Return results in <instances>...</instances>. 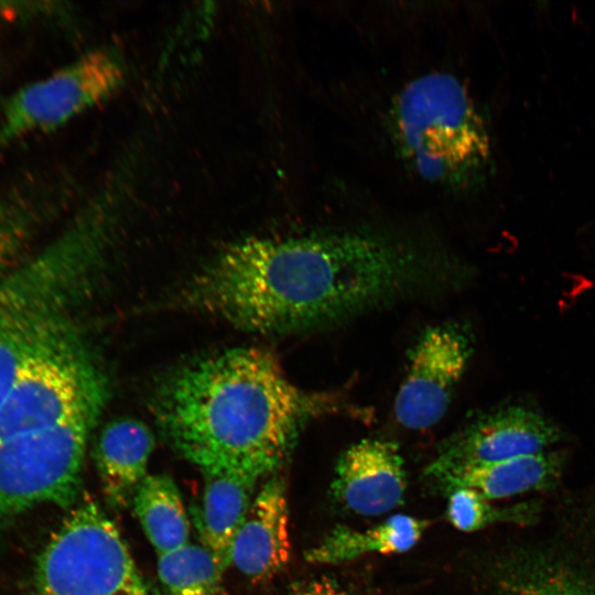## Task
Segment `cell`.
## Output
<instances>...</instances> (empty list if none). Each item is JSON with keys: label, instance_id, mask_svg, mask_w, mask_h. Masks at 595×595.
Listing matches in <instances>:
<instances>
[{"label": "cell", "instance_id": "9a60e30c", "mask_svg": "<svg viewBox=\"0 0 595 595\" xmlns=\"http://www.w3.org/2000/svg\"><path fill=\"white\" fill-rule=\"evenodd\" d=\"M564 466L560 452L520 456L454 470L440 479L454 488L477 490L488 500L544 490L555 485Z\"/></svg>", "mask_w": 595, "mask_h": 595}, {"label": "cell", "instance_id": "d6986e66", "mask_svg": "<svg viewBox=\"0 0 595 595\" xmlns=\"http://www.w3.org/2000/svg\"><path fill=\"white\" fill-rule=\"evenodd\" d=\"M42 213V203L30 193L13 192L0 198V281L23 260Z\"/></svg>", "mask_w": 595, "mask_h": 595}, {"label": "cell", "instance_id": "3957f363", "mask_svg": "<svg viewBox=\"0 0 595 595\" xmlns=\"http://www.w3.org/2000/svg\"><path fill=\"white\" fill-rule=\"evenodd\" d=\"M392 123L403 159L431 183L463 187L488 164L486 125L453 75L431 73L409 82L394 100Z\"/></svg>", "mask_w": 595, "mask_h": 595}, {"label": "cell", "instance_id": "7402d4cb", "mask_svg": "<svg viewBox=\"0 0 595 595\" xmlns=\"http://www.w3.org/2000/svg\"><path fill=\"white\" fill-rule=\"evenodd\" d=\"M289 595H350L335 581L320 577L304 581L292 587Z\"/></svg>", "mask_w": 595, "mask_h": 595}, {"label": "cell", "instance_id": "8992f818", "mask_svg": "<svg viewBox=\"0 0 595 595\" xmlns=\"http://www.w3.org/2000/svg\"><path fill=\"white\" fill-rule=\"evenodd\" d=\"M41 595H149L113 522L93 500L64 519L37 558Z\"/></svg>", "mask_w": 595, "mask_h": 595}, {"label": "cell", "instance_id": "7a4b0ae2", "mask_svg": "<svg viewBox=\"0 0 595 595\" xmlns=\"http://www.w3.org/2000/svg\"><path fill=\"white\" fill-rule=\"evenodd\" d=\"M338 407L329 393L293 385L269 350L245 347L177 371L161 390L156 416L171 445L202 472L258 480L284 461L305 421Z\"/></svg>", "mask_w": 595, "mask_h": 595}, {"label": "cell", "instance_id": "2e32d148", "mask_svg": "<svg viewBox=\"0 0 595 595\" xmlns=\"http://www.w3.org/2000/svg\"><path fill=\"white\" fill-rule=\"evenodd\" d=\"M429 523L405 515H394L365 530L338 526L305 553L314 564H342L369 553L396 554L413 548Z\"/></svg>", "mask_w": 595, "mask_h": 595}, {"label": "cell", "instance_id": "5bb4252c", "mask_svg": "<svg viewBox=\"0 0 595 595\" xmlns=\"http://www.w3.org/2000/svg\"><path fill=\"white\" fill-rule=\"evenodd\" d=\"M202 510L196 516L204 547L224 572L231 564L232 545L244 523L257 479L238 472H203Z\"/></svg>", "mask_w": 595, "mask_h": 595}, {"label": "cell", "instance_id": "ffe728a7", "mask_svg": "<svg viewBox=\"0 0 595 595\" xmlns=\"http://www.w3.org/2000/svg\"><path fill=\"white\" fill-rule=\"evenodd\" d=\"M504 595H595V585L564 562L537 556L524 560Z\"/></svg>", "mask_w": 595, "mask_h": 595}, {"label": "cell", "instance_id": "8fae6325", "mask_svg": "<svg viewBox=\"0 0 595 595\" xmlns=\"http://www.w3.org/2000/svg\"><path fill=\"white\" fill-rule=\"evenodd\" d=\"M333 496L361 516H379L402 504L407 477L398 446L366 439L346 450L335 468Z\"/></svg>", "mask_w": 595, "mask_h": 595}, {"label": "cell", "instance_id": "277c9868", "mask_svg": "<svg viewBox=\"0 0 595 595\" xmlns=\"http://www.w3.org/2000/svg\"><path fill=\"white\" fill-rule=\"evenodd\" d=\"M93 226L84 217L0 281V403L34 349L68 321Z\"/></svg>", "mask_w": 595, "mask_h": 595}, {"label": "cell", "instance_id": "e0dca14e", "mask_svg": "<svg viewBox=\"0 0 595 595\" xmlns=\"http://www.w3.org/2000/svg\"><path fill=\"white\" fill-rule=\"evenodd\" d=\"M131 505L158 555L188 543V519L180 491L169 475H147Z\"/></svg>", "mask_w": 595, "mask_h": 595}, {"label": "cell", "instance_id": "5b68a950", "mask_svg": "<svg viewBox=\"0 0 595 595\" xmlns=\"http://www.w3.org/2000/svg\"><path fill=\"white\" fill-rule=\"evenodd\" d=\"M105 385L69 320L25 360L0 403V442L99 414Z\"/></svg>", "mask_w": 595, "mask_h": 595}, {"label": "cell", "instance_id": "6da1fadb", "mask_svg": "<svg viewBox=\"0 0 595 595\" xmlns=\"http://www.w3.org/2000/svg\"><path fill=\"white\" fill-rule=\"evenodd\" d=\"M421 248L379 234L246 238L225 247L184 290V301L234 326L285 333L323 325L428 282Z\"/></svg>", "mask_w": 595, "mask_h": 595}, {"label": "cell", "instance_id": "7c38bea8", "mask_svg": "<svg viewBox=\"0 0 595 595\" xmlns=\"http://www.w3.org/2000/svg\"><path fill=\"white\" fill-rule=\"evenodd\" d=\"M290 556L285 486L272 476L250 504L232 545L231 564L252 581H264L280 573Z\"/></svg>", "mask_w": 595, "mask_h": 595}, {"label": "cell", "instance_id": "30bf717a", "mask_svg": "<svg viewBox=\"0 0 595 595\" xmlns=\"http://www.w3.org/2000/svg\"><path fill=\"white\" fill-rule=\"evenodd\" d=\"M470 354V340L462 328L454 325L429 328L411 354L408 376L396 398L399 423L423 430L439 422Z\"/></svg>", "mask_w": 595, "mask_h": 595}, {"label": "cell", "instance_id": "52a82bcc", "mask_svg": "<svg viewBox=\"0 0 595 595\" xmlns=\"http://www.w3.org/2000/svg\"><path fill=\"white\" fill-rule=\"evenodd\" d=\"M98 414L0 442V524L42 502L69 507L80 489L89 433Z\"/></svg>", "mask_w": 595, "mask_h": 595}, {"label": "cell", "instance_id": "9c48e42d", "mask_svg": "<svg viewBox=\"0 0 595 595\" xmlns=\"http://www.w3.org/2000/svg\"><path fill=\"white\" fill-rule=\"evenodd\" d=\"M561 437L559 426L523 405L484 414L448 441L428 468L441 478L454 470L551 450Z\"/></svg>", "mask_w": 595, "mask_h": 595}, {"label": "cell", "instance_id": "ba28073f", "mask_svg": "<svg viewBox=\"0 0 595 595\" xmlns=\"http://www.w3.org/2000/svg\"><path fill=\"white\" fill-rule=\"evenodd\" d=\"M126 65L111 48L91 51L56 73L15 91L0 113V148L60 127L113 95Z\"/></svg>", "mask_w": 595, "mask_h": 595}, {"label": "cell", "instance_id": "4fadbf2b", "mask_svg": "<svg viewBox=\"0 0 595 595\" xmlns=\"http://www.w3.org/2000/svg\"><path fill=\"white\" fill-rule=\"evenodd\" d=\"M154 439L147 425L133 419L116 420L101 431L95 459L101 488L115 508L131 504L147 476Z\"/></svg>", "mask_w": 595, "mask_h": 595}, {"label": "cell", "instance_id": "44dd1931", "mask_svg": "<svg viewBox=\"0 0 595 595\" xmlns=\"http://www.w3.org/2000/svg\"><path fill=\"white\" fill-rule=\"evenodd\" d=\"M538 513L534 504H519L506 508L494 507L475 489L454 488L448 498L447 518L459 531L473 532L494 522L506 521L527 524Z\"/></svg>", "mask_w": 595, "mask_h": 595}, {"label": "cell", "instance_id": "ac0fdd59", "mask_svg": "<svg viewBox=\"0 0 595 595\" xmlns=\"http://www.w3.org/2000/svg\"><path fill=\"white\" fill-rule=\"evenodd\" d=\"M158 556L164 595H223V571L205 547L187 543Z\"/></svg>", "mask_w": 595, "mask_h": 595}]
</instances>
